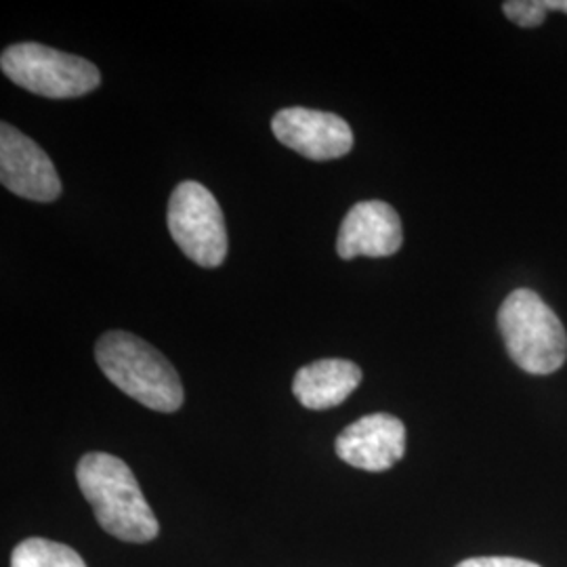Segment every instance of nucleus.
Listing matches in <instances>:
<instances>
[{
    "label": "nucleus",
    "mask_w": 567,
    "mask_h": 567,
    "mask_svg": "<svg viewBox=\"0 0 567 567\" xmlns=\"http://www.w3.org/2000/svg\"><path fill=\"white\" fill-rule=\"evenodd\" d=\"M82 496L93 507L97 524L114 538L143 545L158 536L161 526L143 496L131 466L118 456L89 452L76 465Z\"/></svg>",
    "instance_id": "nucleus-1"
},
{
    "label": "nucleus",
    "mask_w": 567,
    "mask_h": 567,
    "mask_svg": "<svg viewBox=\"0 0 567 567\" xmlns=\"http://www.w3.org/2000/svg\"><path fill=\"white\" fill-rule=\"evenodd\" d=\"M103 374L122 393L156 412H177L183 405V385L177 370L163 353L140 337L112 330L95 344Z\"/></svg>",
    "instance_id": "nucleus-2"
},
{
    "label": "nucleus",
    "mask_w": 567,
    "mask_h": 567,
    "mask_svg": "<svg viewBox=\"0 0 567 567\" xmlns=\"http://www.w3.org/2000/svg\"><path fill=\"white\" fill-rule=\"evenodd\" d=\"M508 355L536 377L557 372L567 358L566 326L534 290H513L498 309Z\"/></svg>",
    "instance_id": "nucleus-3"
},
{
    "label": "nucleus",
    "mask_w": 567,
    "mask_h": 567,
    "mask_svg": "<svg viewBox=\"0 0 567 567\" xmlns=\"http://www.w3.org/2000/svg\"><path fill=\"white\" fill-rule=\"evenodd\" d=\"M0 68L9 81L49 100L82 97L102 84L97 65L39 42L7 47L0 58Z\"/></svg>",
    "instance_id": "nucleus-4"
},
{
    "label": "nucleus",
    "mask_w": 567,
    "mask_h": 567,
    "mask_svg": "<svg viewBox=\"0 0 567 567\" xmlns=\"http://www.w3.org/2000/svg\"><path fill=\"white\" fill-rule=\"evenodd\" d=\"M166 225L183 255L200 267H219L229 250L221 206L203 183L183 182L175 187Z\"/></svg>",
    "instance_id": "nucleus-5"
},
{
    "label": "nucleus",
    "mask_w": 567,
    "mask_h": 567,
    "mask_svg": "<svg viewBox=\"0 0 567 567\" xmlns=\"http://www.w3.org/2000/svg\"><path fill=\"white\" fill-rule=\"evenodd\" d=\"M0 182L34 203H53L61 194L60 175L47 152L9 122L0 124Z\"/></svg>",
    "instance_id": "nucleus-6"
},
{
    "label": "nucleus",
    "mask_w": 567,
    "mask_h": 567,
    "mask_svg": "<svg viewBox=\"0 0 567 567\" xmlns=\"http://www.w3.org/2000/svg\"><path fill=\"white\" fill-rule=\"evenodd\" d=\"M271 131L282 145L316 163L343 158L353 147L351 126L332 112L284 107L274 116Z\"/></svg>",
    "instance_id": "nucleus-7"
},
{
    "label": "nucleus",
    "mask_w": 567,
    "mask_h": 567,
    "mask_svg": "<svg viewBox=\"0 0 567 567\" xmlns=\"http://www.w3.org/2000/svg\"><path fill=\"white\" fill-rule=\"evenodd\" d=\"M334 450L347 465L381 473L404 458V423L385 412L368 414L353 425L344 426Z\"/></svg>",
    "instance_id": "nucleus-8"
},
{
    "label": "nucleus",
    "mask_w": 567,
    "mask_h": 567,
    "mask_svg": "<svg viewBox=\"0 0 567 567\" xmlns=\"http://www.w3.org/2000/svg\"><path fill=\"white\" fill-rule=\"evenodd\" d=\"M402 243L404 234L398 210L383 200H365L351 206L344 215L337 252L344 261L355 257L381 259L395 255Z\"/></svg>",
    "instance_id": "nucleus-9"
},
{
    "label": "nucleus",
    "mask_w": 567,
    "mask_h": 567,
    "mask_svg": "<svg viewBox=\"0 0 567 567\" xmlns=\"http://www.w3.org/2000/svg\"><path fill=\"white\" fill-rule=\"evenodd\" d=\"M362 379V368L349 360H318L295 374L292 393L309 410H330L343 404Z\"/></svg>",
    "instance_id": "nucleus-10"
},
{
    "label": "nucleus",
    "mask_w": 567,
    "mask_h": 567,
    "mask_svg": "<svg viewBox=\"0 0 567 567\" xmlns=\"http://www.w3.org/2000/svg\"><path fill=\"white\" fill-rule=\"evenodd\" d=\"M11 567H86L74 548L47 538H28L13 548Z\"/></svg>",
    "instance_id": "nucleus-11"
},
{
    "label": "nucleus",
    "mask_w": 567,
    "mask_h": 567,
    "mask_svg": "<svg viewBox=\"0 0 567 567\" xmlns=\"http://www.w3.org/2000/svg\"><path fill=\"white\" fill-rule=\"evenodd\" d=\"M503 11L519 28H538L545 23L548 13L543 0H507Z\"/></svg>",
    "instance_id": "nucleus-12"
},
{
    "label": "nucleus",
    "mask_w": 567,
    "mask_h": 567,
    "mask_svg": "<svg viewBox=\"0 0 567 567\" xmlns=\"http://www.w3.org/2000/svg\"><path fill=\"white\" fill-rule=\"evenodd\" d=\"M456 567H540L534 561L517 559V557H473L465 559Z\"/></svg>",
    "instance_id": "nucleus-13"
},
{
    "label": "nucleus",
    "mask_w": 567,
    "mask_h": 567,
    "mask_svg": "<svg viewBox=\"0 0 567 567\" xmlns=\"http://www.w3.org/2000/svg\"><path fill=\"white\" fill-rule=\"evenodd\" d=\"M547 11H561L567 16V0H543Z\"/></svg>",
    "instance_id": "nucleus-14"
}]
</instances>
